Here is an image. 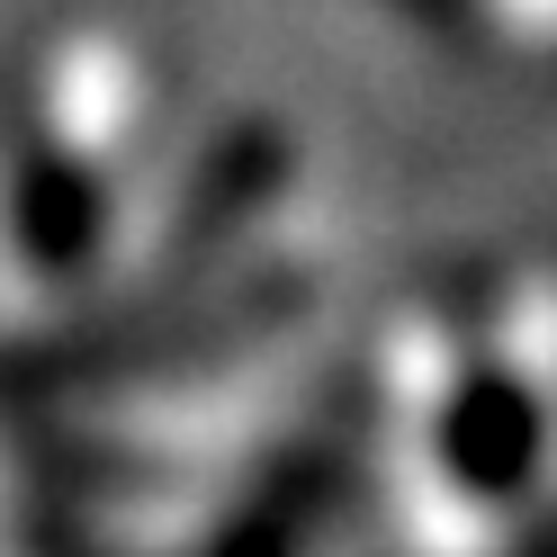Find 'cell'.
<instances>
[{
	"mask_svg": "<svg viewBox=\"0 0 557 557\" xmlns=\"http://www.w3.org/2000/svg\"><path fill=\"white\" fill-rule=\"evenodd\" d=\"M342 459L387 540L512 548L557 531V261L405 297L342 360Z\"/></svg>",
	"mask_w": 557,
	"mask_h": 557,
	"instance_id": "6da1fadb",
	"label": "cell"
},
{
	"mask_svg": "<svg viewBox=\"0 0 557 557\" xmlns=\"http://www.w3.org/2000/svg\"><path fill=\"white\" fill-rule=\"evenodd\" d=\"M162 82L126 18L73 10L10 73L0 126V261L37 306L90 315L153 225Z\"/></svg>",
	"mask_w": 557,
	"mask_h": 557,
	"instance_id": "7a4b0ae2",
	"label": "cell"
},
{
	"mask_svg": "<svg viewBox=\"0 0 557 557\" xmlns=\"http://www.w3.org/2000/svg\"><path fill=\"white\" fill-rule=\"evenodd\" d=\"M432 10H441V18H449V0H432Z\"/></svg>",
	"mask_w": 557,
	"mask_h": 557,
	"instance_id": "3957f363",
	"label": "cell"
}]
</instances>
